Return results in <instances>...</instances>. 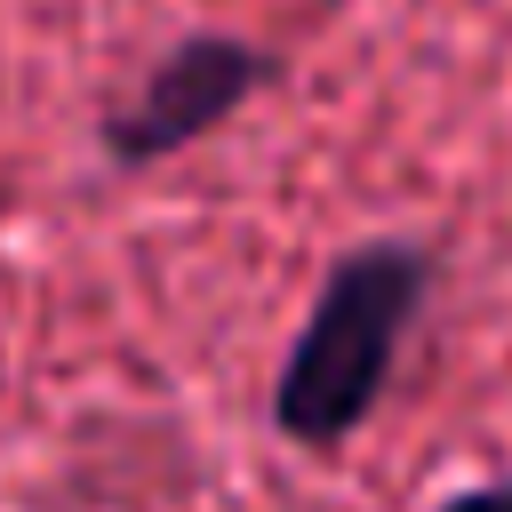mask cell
<instances>
[{"label":"cell","mask_w":512,"mask_h":512,"mask_svg":"<svg viewBox=\"0 0 512 512\" xmlns=\"http://www.w3.org/2000/svg\"><path fill=\"white\" fill-rule=\"evenodd\" d=\"M432 296V248L424 240H368L336 256L312 288L304 328L288 336V360L272 376V424L296 448H344L376 416L400 344Z\"/></svg>","instance_id":"obj_1"},{"label":"cell","mask_w":512,"mask_h":512,"mask_svg":"<svg viewBox=\"0 0 512 512\" xmlns=\"http://www.w3.org/2000/svg\"><path fill=\"white\" fill-rule=\"evenodd\" d=\"M432 512H512V472H504V480H480V488H456V496H440Z\"/></svg>","instance_id":"obj_3"},{"label":"cell","mask_w":512,"mask_h":512,"mask_svg":"<svg viewBox=\"0 0 512 512\" xmlns=\"http://www.w3.org/2000/svg\"><path fill=\"white\" fill-rule=\"evenodd\" d=\"M272 80H280V56H272V48H256V40H240V32H184V40L144 72V88L104 112L96 144H104L112 168H152V160L216 136V128H224L256 88H272Z\"/></svg>","instance_id":"obj_2"}]
</instances>
